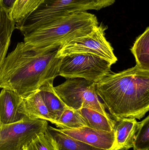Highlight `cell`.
Returning a JSON list of instances; mask_svg holds the SVG:
<instances>
[{"mask_svg":"<svg viewBox=\"0 0 149 150\" xmlns=\"http://www.w3.org/2000/svg\"><path fill=\"white\" fill-rule=\"evenodd\" d=\"M59 48H33L19 42L8 54L0 69V88L10 90L22 98L37 91L59 76L61 58Z\"/></svg>","mask_w":149,"mask_h":150,"instance_id":"obj_1","label":"cell"},{"mask_svg":"<svg viewBox=\"0 0 149 150\" xmlns=\"http://www.w3.org/2000/svg\"><path fill=\"white\" fill-rule=\"evenodd\" d=\"M97 95L113 119L141 120L149 110V71L135 67L111 72L96 84Z\"/></svg>","mask_w":149,"mask_h":150,"instance_id":"obj_2","label":"cell"},{"mask_svg":"<svg viewBox=\"0 0 149 150\" xmlns=\"http://www.w3.org/2000/svg\"><path fill=\"white\" fill-rule=\"evenodd\" d=\"M99 25L97 17L87 11L76 12L24 35V42L33 48L54 49L90 33Z\"/></svg>","mask_w":149,"mask_h":150,"instance_id":"obj_3","label":"cell"},{"mask_svg":"<svg viewBox=\"0 0 149 150\" xmlns=\"http://www.w3.org/2000/svg\"><path fill=\"white\" fill-rule=\"evenodd\" d=\"M116 0H44L24 20L15 25L24 35L69 14L99 10L111 6Z\"/></svg>","mask_w":149,"mask_h":150,"instance_id":"obj_4","label":"cell"},{"mask_svg":"<svg viewBox=\"0 0 149 150\" xmlns=\"http://www.w3.org/2000/svg\"><path fill=\"white\" fill-rule=\"evenodd\" d=\"M96 84L82 78H68L54 90L66 107L75 110L88 108L97 111L108 118L104 104L99 99Z\"/></svg>","mask_w":149,"mask_h":150,"instance_id":"obj_5","label":"cell"},{"mask_svg":"<svg viewBox=\"0 0 149 150\" xmlns=\"http://www.w3.org/2000/svg\"><path fill=\"white\" fill-rule=\"evenodd\" d=\"M112 64L91 54H75L61 58L59 76L82 78L97 83L112 72Z\"/></svg>","mask_w":149,"mask_h":150,"instance_id":"obj_6","label":"cell"},{"mask_svg":"<svg viewBox=\"0 0 149 150\" xmlns=\"http://www.w3.org/2000/svg\"><path fill=\"white\" fill-rule=\"evenodd\" d=\"M107 26L101 24L90 33L74 39L59 47L57 56H64L75 54H91L102 58L112 65L117 61L113 49L106 38Z\"/></svg>","mask_w":149,"mask_h":150,"instance_id":"obj_7","label":"cell"},{"mask_svg":"<svg viewBox=\"0 0 149 150\" xmlns=\"http://www.w3.org/2000/svg\"><path fill=\"white\" fill-rule=\"evenodd\" d=\"M47 121L26 117L15 123L0 127V150H23L38 134L44 133Z\"/></svg>","mask_w":149,"mask_h":150,"instance_id":"obj_8","label":"cell"},{"mask_svg":"<svg viewBox=\"0 0 149 150\" xmlns=\"http://www.w3.org/2000/svg\"><path fill=\"white\" fill-rule=\"evenodd\" d=\"M59 129L67 135L95 148L105 150L118 149L114 130L106 132L87 126L73 129Z\"/></svg>","mask_w":149,"mask_h":150,"instance_id":"obj_9","label":"cell"},{"mask_svg":"<svg viewBox=\"0 0 149 150\" xmlns=\"http://www.w3.org/2000/svg\"><path fill=\"white\" fill-rule=\"evenodd\" d=\"M22 98L6 89L0 93V124L1 126L15 123L27 116L19 112Z\"/></svg>","mask_w":149,"mask_h":150,"instance_id":"obj_10","label":"cell"},{"mask_svg":"<svg viewBox=\"0 0 149 150\" xmlns=\"http://www.w3.org/2000/svg\"><path fill=\"white\" fill-rule=\"evenodd\" d=\"M19 112L31 119L45 120L54 124L56 122L45 104L38 90L25 98H22L19 106Z\"/></svg>","mask_w":149,"mask_h":150,"instance_id":"obj_11","label":"cell"},{"mask_svg":"<svg viewBox=\"0 0 149 150\" xmlns=\"http://www.w3.org/2000/svg\"><path fill=\"white\" fill-rule=\"evenodd\" d=\"M113 120L115 142L118 149L128 150L133 148L139 122L136 119L131 118Z\"/></svg>","mask_w":149,"mask_h":150,"instance_id":"obj_12","label":"cell"},{"mask_svg":"<svg viewBox=\"0 0 149 150\" xmlns=\"http://www.w3.org/2000/svg\"><path fill=\"white\" fill-rule=\"evenodd\" d=\"M56 150H105L98 149L74 139L56 129L48 126L44 133ZM112 150H119L118 149Z\"/></svg>","mask_w":149,"mask_h":150,"instance_id":"obj_13","label":"cell"},{"mask_svg":"<svg viewBox=\"0 0 149 150\" xmlns=\"http://www.w3.org/2000/svg\"><path fill=\"white\" fill-rule=\"evenodd\" d=\"M53 82H47L38 90L45 104L56 122L66 107L56 93Z\"/></svg>","mask_w":149,"mask_h":150,"instance_id":"obj_14","label":"cell"},{"mask_svg":"<svg viewBox=\"0 0 149 150\" xmlns=\"http://www.w3.org/2000/svg\"><path fill=\"white\" fill-rule=\"evenodd\" d=\"M15 25L9 13L0 9V69L6 58Z\"/></svg>","mask_w":149,"mask_h":150,"instance_id":"obj_15","label":"cell"},{"mask_svg":"<svg viewBox=\"0 0 149 150\" xmlns=\"http://www.w3.org/2000/svg\"><path fill=\"white\" fill-rule=\"evenodd\" d=\"M131 51L134 56L136 65L149 71V27L136 38Z\"/></svg>","mask_w":149,"mask_h":150,"instance_id":"obj_16","label":"cell"},{"mask_svg":"<svg viewBox=\"0 0 149 150\" xmlns=\"http://www.w3.org/2000/svg\"><path fill=\"white\" fill-rule=\"evenodd\" d=\"M79 111L87 127L106 132L113 131V120L112 118H108L97 111L88 108H81Z\"/></svg>","mask_w":149,"mask_h":150,"instance_id":"obj_17","label":"cell"},{"mask_svg":"<svg viewBox=\"0 0 149 150\" xmlns=\"http://www.w3.org/2000/svg\"><path fill=\"white\" fill-rule=\"evenodd\" d=\"M44 0H16L10 13L16 24L24 20Z\"/></svg>","mask_w":149,"mask_h":150,"instance_id":"obj_18","label":"cell"},{"mask_svg":"<svg viewBox=\"0 0 149 150\" xmlns=\"http://www.w3.org/2000/svg\"><path fill=\"white\" fill-rule=\"evenodd\" d=\"M54 124L59 129H73L87 126L85 121L79 110L67 107Z\"/></svg>","mask_w":149,"mask_h":150,"instance_id":"obj_19","label":"cell"},{"mask_svg":"<svg viewBox=\"0 0 149 150\" xmlns=\"http://www.w3.org/2000/svg\"><path fill=\"white\" fill-rule=\"evenodd\" d=\"M133 148L134 150H149V116L139 122Z\"/></svg>","mask_w":149,"mask_h":150,"instance_id":"obj_20","label":"cell"},{"mask_svg":"<svg viewBox=\"0 0 149 150\" xmlns=\"http://www.w3.org/2000/svg\"><path fill=\"white\" fill-rule=\"evenodd\" d=\"M23 150H56L44 133L38 134L28 143Z\"/></svg>","mask_w":149,"mask_h":150,"instance_id":"obj_21","label":"cell"},{"mask_svg":"<svg viewBox=\"0 0 149 150\" xmlns=\"http://www.w3.org/2000/svg\"><path fill=\"white\" fill-rule=\"evenodd\" d=\"M16 0H0V9L10 13Z\"/></svg>","mask_w":149,"mask_h":150,"instance_id":"obj_22","label":"cell"},{"mask_svg":"<svg viewBox=\"0 0 149 150\" xmlns=\"http://www.w3.org/2000/svg\"><path fill=\"white\" fill-rule=\"evenodd\" d=\"M0 127H1V124H0Z\"/></svg>","mask_w":149,"mask_h":150,"instance_id":"obj_23","label":"cell"}]
</instances>
